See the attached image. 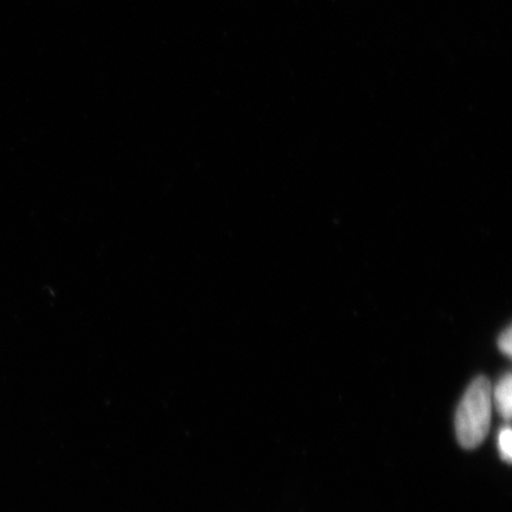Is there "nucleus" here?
Returning <instances> with one entry per match:
<instances>
[{"label":"nucleus","mask_w":512,"mask_h":512,"mask_svg":"<svg viewBox=\"0 0 512 512\" xmlns=\"http://www.w3.org/2000/svg\"><path fill=\"white\" fill-rule=\"evenodd\" d=\"M511 439L512 433L511 428L509 426L503 428L498 435V448L499 452H501V456L504 460H507L508 463L511 462L512 458V447H511Z\"/></svg>","instance_id":"7ed1b4c3"},{"label":"nucleus","mask_w":512,"mask_h":512,"mask_svg":"<svg viewBox=\"0 0 512 512\" xmlns=\"http://www.w3.org/2000/svg\"><path fill=\"white\" fill-rule=\"evenodd\" d=\"M512 332L511 328H509L502 332L501 336L498 338V347L499 350L503 352V354L511 356L512 352Z\"/></svg>","instance_id":"20e7f679"},{"label":"nucleus","mask_w":512,"mask_h":512,"mask_svg":"<svg viewBox=\"0 0 512 512\" xmlns=\"http://www.w3.org/2000/svg\"><path fill=\"white\" fill-rule=\"evenodd\" d=\"M512 377L511 374H505L501 380L497 383L495 390H492V402H495V406L499 415L504 420L509 421L511 419L512 411Z\"/></svg>","instance_id":"f03ea898"},{"label":"nucleus","mask_w":512,"mask_h":512,"mask_svg":"<svg viewBox=\"0 0 512 512\" xmlns=\"http://www.w3.org/2000/svg\"><path fill=\"white\" fill-rule=\"evenodd\" d=\"M492 405L490 381L484 376L477 377L467 388L456 414L457 438L467 450L478 447L488 435Z\"/></svg>","instance_id":"f257e3e1"}]
</instances>
